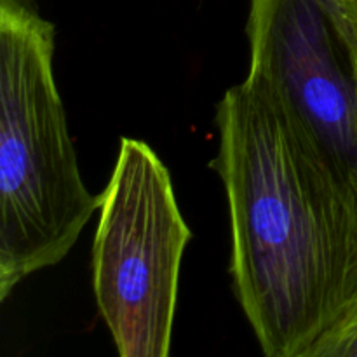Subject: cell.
Instances as JSON below:
<instances>
[{"mask_svg":"<svg viewBox=\"0 0 357 357\" xmlns=\"http://www.w3.org/2000/svg\"><path fill=\"white\" fill-rule=\"evenodd\" d=\"M310 357H357V300L342 323L314 349Z\"/></svg>","mask_w":357,"mask_h":357,"instance_id":"5","label":"cell"},{"mask_svg":"<svg viewBox=\"0 0 357 357\" xmlns=\"http://www.w3.org/2000/svg\"><path fill=\"white\" fill-rule=\"evenodd\" d=\"M192 230L169 169L149 143L121 138L100 195L93 241V291L119 356L167 357L180 272Z\"/></svg>","mask_w":357,"mask_h":357,"instance_id":"3","label":"cell"},{"mask_svg":"<svg viewBox=\"0 0 357 357\" xmlns=\"http://www.w3.org/2000/svg\"><path fill=\"white\" fill-rule=\"evenodd\" d=\"M234 293L267 357H310L357 300V183L261 73L216 105Z\"/></svg>","mask_w":357,"mask_h":357,"instance_id":"1","label":"cell"},{"mask_svg":"<svg viewBox=\"0 0 357 357\" xmlns=\"http://www.w3.org/2000/svg\"><path fill=\"white\" fill-rule=\"evenodd\" d=\"M250 70L261 73L357 183L356 52L324 0H250Z\"/></svg>","mask_w":357,"mask_h":357,"instance_id":"4","label":"cell"},{"mask_svg":"<svg viewBox=\"0 0 357 357\" xmlns=\"http://www.w3.org/2000/svg\"><path fill=\"white\" fill-rule=\"evenodd\" d=\"M356 73H357V52H356Z\"/></svg>","mask_w":357,"mask_h":357,"instance_id":"7","label":"cell"},{"mask_svg":"<svg viewBox=\"0 0 357 357\" xmlns=\"http://www.w3.org/2000/svg\"><path fill=\"white\" fill-rule=\"evenodd\" d=\"M352 51L357 52V0H324Z\"/></svg>","mask_w":357,"mask_h":357,"instance_id":"6","label":"cell"},{"mask_svg":"<svg viewBox=\"0 0 357 357\" xmlns=\"http://www.w3.org/2000/svg\"><path fill=\"white\" fill-rule=\"evenodd\" d=\"M56 26L0 0V302L66 258L100 209L79 169L54 72Z\"/></svg>","mask_w":357,"mask_h":357,"instance_id":"2","label":"cell"}]
</instances>
